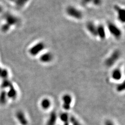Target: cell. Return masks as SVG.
I'll list each match as a JSON object with an SVG mask.
<instances>
[{"mask_svg":"<svg viewBox=\"0 0 125 125\" xmlns=\"http://www.w3.org/2000/svg\"><path fill=\"white\" fill-rule=\"evenodd\" d=\"M108 32L116 40H120L123 36V31L116 23L111 21H107L105 25Z\"/></svg>","mask_w":125,"mask_h":125,"instance_id":"obj_1","label":"cell"},{"mask_svg":"<svg viewBox=\"0 0 125 125\" xmlns=\"http://www.w3.org/2000/svg\"><path fill=\"white\" fill-rule=\"evenodd\" d=\"M65 13L67 16L77 21L82 20L84 17L83 11L73 5H68L66 7Z\"/></svg>","mask_w":125,"mask_h":125,"instance_id":"obj_2","label":"cell"},{"mask_svg":"<svg viewBox=\"0 0 125 125\" xmlns=\"http://www.w3.org/2000/svg\"><path fill=\"white\" fill-rule=\"evenodd\" d=\"M46 46L42 41L38 42L30 47L28 50V53L32 57L39 56L44 51Z\"/></svg>","mask_w":125,"mask_h":125,"instance_id":"obj_3","label":"cell"},{"mask_svg":"<svg viewBox=\"0 0 125 125\" xmlns=\"http://www.w3.org/2000/svg\"><path fill=\"white\" fill-rule=\"evenodd\" d=\"M121 52L120 50L116 49L110 54V55L105 59L104 61L105 65L108 68H111L114 66L119 61L121 57Z\"/></svg>","mask_w":125,"mask_h":125,"instance_id":"obj_4","label":"cell"},{"mask_svg":"<svg viewBox=\"0 0 125 125\" xmlns=\"http://www.w3.org/2000/svg\"><path fill=\"white\" fill-rule=\"evenodd\" d=\"M4 22L7 23L11 28L18 25L21 22V19L12 13H7L4 15Z\"/></svg>","mask_w":125,"mask_h":125,"instance_id":"obj_5","label":"cell"},{"mask_svg":"<svg viewBox=\"0 0 125 125\" xmlns=\"http://www.w3.org/2000/svg\"><path fill=\"white\" fill-rule=\"evenodd\" d=\"M53 54L49 51L43 52L39 56V60L42 64H50L54 60Z\"/></svg>","mask_w":125,"mask_h":125,"instance_id":"obj_6","label":"cell"},{"mask_svg":"<svg viewBox=\"0 0 125 125\" xmlns=\"http://www.w3.org/2000/svg\"><path fill=\"white\" fill-rule=\"evenodd\" d=\"M114 10L116 14V17L118 21L121 23H124L125 22V10L119 5L114 6Z\"/></svg>","mask_w":125,"mask_h":125,"instance_id":"obj_7","label":"cell"},{"mask_svg":"<svg viewBox=\"0 0 125 125\" xmlns=\"http://www.w3.org/2000/svg\"><path fill=\"white\" fill-rule=\"evenodd\" d=\"M107 37V30L106 26L103 23H99L97 25V38L100 40L103 41Z\"/></svg>","mask_w":125,"mask_h":125,"instance_id":"obj_8","label":"cell"},{"mask_svg":"<svg viewBox=\"0 0 125 125\" xmlns=\"http://www.w3.org/2000/svg\"><path fill=\"white\" fill-rule=\"evenodd\" d=\"M85 29L93 37L97 38V25L92 21H88L85 23Z\"/></svg>","mask_w":125,"mask_h":125,"instance_id":"obj_9","label":"cell"},{"mask_svg":"<svg viewBox=\"0 0 125 125\" xmlns=\"http://www.w3.org/2000/svg\"><path fill=\"white\" fill-rule=\"evenodd\" d=\"M62 100L63 102L62 107L66 111H68L71 107V104L72 102V96L69 94H65L62 97Z\"/></svg>","mask_w":125,"mask_h":125,"instance_id":"obj_10","label":"cell"},{"mask_svg":"<svg viewBox=\"0 0 125 125\" xmlns=\"http://www.w3.org/2000/svg\"><path fill=\"white\" fill-rule=\"evenodd\" d=\"M122 70L119 67H116L113 69L111 74L112 79L116 81H120L123 77Z\"/></svg>","mask_w":125,"mask_h":125,"instance_id":"obj_11","label":"cell"},{"mask_svg":"<svg viewBox=\"0 0 125 125\" xmlns=\"http://www.w3.org/2000/svg\"><path fill=\"white\" fill-rule=\"evenodd\" d=\"M16 118L18 119V122L20 123L21 125H28V120L27 119L25 115L22 111H19L17 112L16 114Z\"/></svg>","mask_w":125,"mask_h":125,"instance_id":"obj_12","label":"cell"},{"mask_svg":"<svg viewBox=\"0 0 125 125\" xmlns=\"http://www.w3.org/2000/svg\"><path fill=\"white\" fill-rule=\"evenodd\" d=\"M57 120V114L55 111H53L49 116V118L46 125H55Z\"/></svg>","mask_w":125,"mask_h":125,"instance_id":"obj_13","label":"cell"},{"mask_svg":"<svg viewBox=\"0 0 125 125\" xmlns=\"http://www.w3.org/2000/svg\"><path fill=\"white\" fill-rule=\"evenodd\" d=\"M9 89V91L6 92L7 97H9V98L11 99H15L17 96V92L16 90L14 88L13 84Z\"/></svg>","mask_w":125,"mask_h":125,"instance_id":"obj_14","label":"cell"},{"mask_svg":"<svg viewBox=\"0 0 125 125\" xmlns=\"http://www.w3.org/2000/svg\"><path fill=\"white\" fill-rule=\"evenodd\" d=\"M51 105V101L49 99L44 98L41 102V106L45 110L48 109L50 107Z\"/></svg>","mask_w":125,"mask_h":125,"instance_id":"obj_15","label":"cell"},{"mask_svg":"<svg viewBox=\"0 0 125 125\" xmlns=\"http://www.w3.org/2000/svg\"><path fill=\"white\" fill-rule=\"evenodd\" d=\"M60 119L62 122L64 123V125H69V118L68 117V115L66 113H62L60 115Z\"/></svg>","mask_w":125,"mask_h":125,"instance_id":"obj_16","label":"cell"},{"mask_svg":"<svg viewBox=\"0 0 125 125\" xmlns=\"http://www.w3.org/2000/svg\"><path fill=\"white\" fill-rule=\"evenodd\" d=\"M9 76V73L8 70L4 68H2L0 67V78L3 79H8Z\"/></svg>","mask_w":125,"mask_h":125,"instance_id":"obj_17","label":"cell"},{"mask_svg":"<svg viewBox=\"0 0 125 125\" xmlns=\"http://www.w3.org/2000/svg\"><path fill=\"white\" fill-rule=\"evenodd\" d=\"M7 93L5 91H2L0 93V104L5 105L7 102Z\"/></svg>","mask_w":125,"mask_h":125,"instance_id":"obj_18","label":"cell"},{"mask_svg":"<svg viewBox=\"0 0 125 125\" xmlns=\"http://www.w3.org/2000/svg\"><path fill=\"white\" fill-rule=\"evenodd\" d=\"M12 85H13V83H11L9 79H3L2 83H1V88L2 89L9 88Z\"/></svg>","mask_w":125,"mask_h":125,"instance_id":"obj_19","label":"cell"},{"mask_svg":"<svg viewBox=\"0 0 125 125\" xmlns=\"http://www.w3.org/2000/svg\"><path fill=\"white\" fill-rule=\"evenodd\" d=\"M29 1V0H15L14 3L17 7L21 8L25 6Z\"/></svg>","mask_w":125,"mask_h":125,"instance_id":"obj_20","label":"cell"},{"mask_svg":"<svg viewBox=\"0 0 125 125\" xmlns=\"http://www.w3.org/2000/svg\"><path fill=\"white\" fill-rule=\"evenodd\" d=\"M11 27L8 25L7 23L4 22L2 26L0 27V29H1V30L2 32L3 33H7L10 31V30L11 29Z\"/></svg>","mask_w":125,"mask_h":125,"instance_id":"obj_21","label":"cell"},{"mask_svg":"<svg viewBox=\"0 0 125 125\" xmlns=\"http://www.w3.org/2000/svg\"><path fill=\"white\" fill-rule=\"evenodd\" d=\"M69 121L72 123V125H82L78 121L76 117L73 116H71L69 117Z\"/></svg>","mask_w":125,"mask_h":125,"instance_id":"obj_22","label":"cell"},{"mask_svg":"<svg viewBox=\"0 0 125 125\" xmlns=\"http://www.w3.org/2000/svg\"><path fill=\"white\" fill-rule=\"evenodd\" d=\"M125 82H123L121 83L118 84L116 87V90L119 92H122L125 90Z\"/></svg>","mask_w":125,"mask_h":125,"instance_id":"obj_23","label":"cell"},{"mask_svg":"<svg viewBox=\"0 0 125 125\" xmlns=\"http://www.w3.org/2000/svg\"><path fill=\"white\" fill-rule=\"evenodd\" d=\"M103 0H92L91 5L95 7H100L102 5Z\"/></svg>","mask_w":125,"mask_h":125,"instance_id":"obj_24","label":"cell"},{"mask_svg":"<svg viewBox=\"0 0 125 125\" xmlns=\"http://www.w3.org/2000/svg\"><path fill=\"white\" fill-rule=\"evenodd\" d=\"M92 1V0H80V3L82 6L86 7L91 4Z\"/></svg>","mask_w":125,"mask_h":125,"instance_id":"obj_25","label":"cell"},{"mask_svg":"<svg viewBox=\"0 0 125 125\" xmlns=\"http://www.w3.org/2000/svg\"><path fill=\"white\" fill-rule=\"evenodd\" d=\"M105 125H115L111 120H107L106 122H105Z\"/></svg>","mask_w":125,"mask_h":125,"instance_id":"obj_26","label":"cell"},{"mask_svg":"<svg viewBox=\"0 0 125 125\" xmlns=\"http://www.w3.org/2000/svg\"><path fill=\"white\" fill-rule=\"evenodd\" d=\"M3 11H4V8L1 5H0V14H2V13H3Z\"/></svg>","mask_w":125,"mask_h":125,"instance_id":"obj_27","label":"cell"}]
</instances>
